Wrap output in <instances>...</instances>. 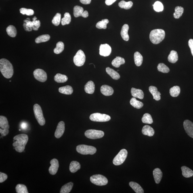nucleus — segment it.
<instances>
[{
	"mask_svg": "<svg viewBox=\"0 0 193 193\" xmlns=\"http://www.w3.org/2000/svg\"><path fill=\"white\" fill-rule=\"evenodd\" d=\"M0 70L4 77L7 79L12 77L14 73L12 64L5 58L0 60Z\"/></svg>",
	"mask_w": 193,
	"mask_h": 193,
	"instance_id": "nucleus-2",
	"label": "nucleus"
},
{
	"mask_svg": "<svg viewBox=\"0 0 193 193\" xmlns=\"http://www.w3.org/2000/svg\"><path fill=\"white\" fill-rule=\"evenodd\" d=\"M33 75L36 79L42 82H44L47 81V76L46 73L41 69H37L34 70Z\"/></svg>",
	"mask_w": 193,
	"mask_h": 193,
	"instance_id": "nucleus-12",
	"label": "nucleus"
},
{
	"mask_svg": "<svg viewBox=\"0 0 193 193\" xmlns=\"http://www.w3.org/2000/svg\"><path fill=\"white\" fill-rule=\"evenodd\" d=\"M91 182L97 186H104L107 184V179L104 176L101 175H95L90 177Z\"/></svg>",
	"mask_w": 193,
	"mask_h": 193,
	"instance_id": "nucleus-8",
	"label": "nucleus"
},
{
	"mask_svg": "<svg viewBox=\"0 0 193 193\" xmlns=\"http://www.w3.org/2000/svg\"><path fill=\"white\" fill-rule=\"evenodd\" d=\"M16 190L17 193H28L27 188L24 185H17L16 186Z\"/></svg>",
	"mask_w": 193,
	"mask_h": 193,
	"instance_id": "nucleus-46",
	"label": "nucleus"
},
{
	"mask_svg": "<svg viewBox=\"0 0 193 193\" xmlns=\"http://www.w3.org/2000/svg\"><path fill=\"white\" fill-rule=\"evenodd\" d=\"M6 31L8 34L11 37H15L17 35V32L15 26L10 25L7 28Z\"/></svg>",
	"mask_w": 193,
	"mask_h": 193,
	"instance_id": "nucleus-38",
	"label": "nucleus"
},
{
	"mask_svg": "<svg viewBox=\"0 0 193 193\" xmlns=\"http://www.w3.org/2000/svg\"><path fill=\"white\" fill-rule=\"evenodd\" d=\"M134 58L135 64L136 66L139 67L141 65L143 62V57L138 51H136L134 55Z\"/></svg>",
	"mask_w": 193,
	"mask_h": 193,
	"instance_id": "nucleus-32",
	"label": "nucleus"
},
{
	"mask_svg": "<svg viewBox=\"0 0 193 193\" xmlns=\"http://www.w3.org/2000/svg\"><path fill=\"white\" fill-rule=\"evenodd\" d=\"M73 183L72 182H69L63 186L60 190V193H68L72 190Z\"/></svg>",
	"mask_w": 193,
	"mask_h": 193,
	"instance_id": "nucleus-35",
	"label": "nucleus"
},
{
	"mask_svg": "<svg viewBox=\"0 0 193 193\" xmlns=\"http://www.w3.org/2000/svg\"><path fill=\"white\" fill-rule=\"evenodd\" d=\"M184 11L183 8L180 6H177L175 8V12L173 13V17L176 19H179L182 16Z\"/></svg>",
	"mask_w": 193,
	"mask_h": 193,
	"instance_id": "nucleus-41",
	"label": "nucleus"
},
{
	"mask_svg": "<svg viewBox=\"0 0 193 193\" xmlns=\"http://www.w3.org/2000/svg\"><path fill=\"white\" fill-rule=\"evenodd\" d=\"M89 13L87 11H83L82 14V17L83 18H87L89 16Z\"/></svg>",
	"mask_w": 193,
	"mask_h": 193,
	"instance_id": "nucleus-56",
	"label": "nucleus"
},
{
	"mask_svg": "<svg viewBox=\"0 0 193 193\" xmlns=\"http://www.w3.org/2000/svg\"><path fill=\"white\" fill-rule=\"evenodd\" d=\"M182 171V174L183 176L186 178H190L193 176V171L190 168L185 166H183L181 167Z\"/></svg>",
	"mask_w": 193,
	"mask_h": 193,
	"instance_id": "nucleus-27",
	"label": "nucleus"
},
{
	"mask_svg": "<svg viewBox=\"0 0 193 193\" xmlns=\"http://www.w3.org/2000/svg\"><path fill=\"white\" fill-rule=\"evenodd\" d=\"M101 93L105 96H110L113 94L114 93V89L112 87L108 85H104L101 88Z\"/></svg>",
	"mask_w": 193,
	"mask_h": 193,
	"instance_id": "nucleus-17",
	"label": "nucleus"
},
{
	"mask_svg": "<svg viewBox=\"0 0 193 193\" xmlns=\"http://www.w3.org/2000/svg\"><path fill=\"white\" fill-rule=\"evenodd\" d=\"M50 39V36L48 34H44L39 36L35 40L36 43H39L48 41Z\"/></svg>",
	"mask_w": 193,
	"mask_h": 193,
	"instance_id": "nucleus-39",
	"label": "nucleus"
},
{
	"mask_svg": "<svg viewBox=\"0 0 193 193\" xmlns=\"http://www.w3.org/2000/svg\"><path fill=\"white\" fill-rule=\"evenodd\" d=\"M13 139V146L15 150L20 153L23 151L28 140V135L24 134L18 135L14 136Z\"/></svg>",
	"mask_w": 193,
	"mask_h": 193,
	"instance_id": "nucleus-1",
	"label": "nucleus"
},
{
	"mask_svg": "<svg viewBox=\"0 0 193 193\" xmlns=\"http://www.w3.org/2000/svg\"><path fill=\"white\" fill-rule=\"evenodd\" d=\"M131 95L133 97L142 99L144 98V93L142 90L132 88L131 89Z\"/></svg>",
	"mask_w": 193,
	"mask_h": 193,
	"instance_id": "nucleus-19",
	"label": "nucleus"
},
{
	"mask_svg": "<svg viewBox=\"0 0 193 193\" xmlns=\"http://www.w3.org/2000/svg\"><path fill=\"white\" fill-rule=\"evenodd\" d=\"M84 11V9L82 7L79 6H75L73 9L74 16L75 17L82 16Z\"/></svg>",
	"mask_w": 193,
	"mask_h": 193,
	"instance_id": "nucleus-40",
	"label": "nucleus"
},
{
	"mask_svg": "<svg viewBox=\"0 0 193 193\" xmlns=\"http://www.w3.org/2000/svg\"><path fill=\"white\" fill-rule=\"evenodd\" d=\"M125 61L123 58L120 57H117L112 61V64L115 67L118 68L121 65L125 64Z\"/></svg>",
	"mask_w": 193,
	"mask_h": 193,
	"instance_id": "nucleus-25",
	"label": "nucleus"
},
{
	"mask_svg": "<svg viewBox=\"0 0 193 193\" xmlns=\"http://www.w3.org/2000/svg\"><path fill=\"white\" fill-rule=\"evenodd\" d=\"M165 31L161 29H156L151 31L150 34V39L151 42L154 44H158L165 39Z\"/></svg>",
	"mask_w": 193,
	"mask_h": 193,
	"instance_id": "nucleus-3",
	"label": "nucleus"
},
{
	"mask_svg": "<svg viewBox=\"0 0 193 193\" xmlns=\"http://www.w3.org/2000/svg\"><path fill=\"white\" fill-rule=\"evenodd\" d=\"M33 111L34 115L38 123L41 126L44 125L45 121L41 106L37 104H34L33 106Z\"/></svg>",
	"mask_w": 193,
	"mask_h": 193,
	"instance_id": "nucleus-5",
	"label": "nucleus"
},
{
	"mask_svg": "<svg viewBox=\"0 0 193 193\" xmlns=\"http://www.w3.org/2000/svg\"><path fill=\"white\" fill-rule=\"evenodd\" d=\"M20 11L22 14H26L29 16H32L34 14V11L32 9L22 8L20 9Z\"/></svg>",
	"mask_w": 193,
	"mask_h": 193,
	"instance_id": "nucleus-50",
	"label": "nucleus"
},
{
	"mask_svg": "<svg viewBox=\"0 0 193 193\" xmlns=\"http://www.w3.org/2000/svg\"><path fill=\"white\" fill-rule=\"evenodd\" d=\"M112 49L110 46L107 44H102L99 47V54L104 57H107L110 55L111 53Z\"/></svg>",
	"mask_w": 193,
	"mask_h": 193,
	"instance_id": "nucleus-13",
	"label": "nucleus"
},
{
	"mask_svg": "<svg viewBox=\"0 0 193 193\" xmlns=\"http://www.w3.org/2000/svg\"><path fill=\"white\" fill-rule=\"evenodd\" d=\"M154 8L155 11L157 12H160L163 11V6L160 2L157 1L154 3Z\"/></svg>",
	"mask_w": 193,
	"mask_h": 193,
	"instance_id": "nucleus-49",
	"label": "nucleus"
},
{
	"mask_svg": "<svg viewBox=\"0 0 193 193\" xmlns=\"http://www.w3.org/2000/svg\"><path fill=\"white\" fill-rule=\"evenodd\" d=\"M89 118L92 121L98 122H107L109 121L111 119L110 116L98 113L91 114Z\"/></svg>",
	"mask_w": 193,
	"mask_h": 193,
	"instance_id": "nucleus-10",
	"label": "nucleus"
},
{
	"mask_svg": "<svg viewBox=\"0 0 193 193\" xmlns=\"http://www.w3.org/2000/svg\"><path fill=\"white\" fill-rule=\"evenodd\" d=\"M117 0H106L105 3L107 5H110L115 2Z\"/></svg>",
	"mask_w": 193,
	"mask_h": 193,
	"instance_id": "nucleus-54",
	"label": "nucleus"
},
{
	"mask_svg": "<svg viewBox=\"0 0 193 193\" xmlns=\"http://www.w3.org/2000/svg\"><path fill=\"white\" fill-rule=\"evenodd\" d=\"M68 79V77L66 75L60 73L57 74L54 77L55 81L58 83L65 82Z\"/></svg>",
	"mask_w": 193,
	"mask_h": 193,
	"instance_id": "nucleus-33",
	"label": "nucleus"
},
{
	"mask_svg": "<svg viewBox=\"0 0 193 193\" xmlns=\"http://www.w3.org/2000/svg\"><path fill=\"white\" fill-rule=\"evenodd\" d=\"M129 185L136 193H144V190L138 183L134 182H131L129 183Z\"/></svg>",
	"mask_w": 193,
	"mask_h": 193,
	"instance_id": "nucleus-28",
	"label": "nucleus"
},
{
	"mask_svg": "<svg viewBox=\"0 0 193 193\" xmlns=\"http://www.w3.org/2000/svg\"><path fill=\"white\" fill-rule=\"evenodd\" d=\"M142 132L143 135L149 137L153 136L154 134V129L148 125L145 126L142 128Z\"/></svg>",
	"mask_w": 193,
	"mask_h": 193,
	"instance_id": "nucleus-23",
	"label": "nucleus"
},
{
	"mask_svg": "<svg viewBox=\"0 0 193 193\" xmlns=\"http://www.w3.org/2000/svg\"><path fill=\"white\" fill-rule=\"evenodd\" d=\"M128 154V152L125 149H122L114 158L113 163L116 166L121 165L125 162Z\"/></svg>",
	"mask_w": 193,
	"mask_h": 193,
	"instance_id": "nucleus-7",
	"label": "nucleus"
},
{
	"mask_svg": "<svg viewBox=\"0 0 193 193\" xmlns=\"http://www.w3.org/2000/svg\"><path fill=\"white\" fill-rule=\"evenodd\" d=\"M86 61V56L83 51L79 50L76 53L73 58V62L75 65L78 67L83 66Z\"/></svg>",
	"mask_w": 193,
	"mask_h": 193,
	"instance_id": "nucleus-11",
	"label": "nucleus"
},
{
	"mask_svg": "<svg viewBox=\"0 0 193 193\" xmlns=\"http://www.w3.org/2000/svg\"><path fill=\"white\" fill-rule=\"evenodd\" d=\"M80 2L84 5H89L91 3V0H80Z\"/></svg>",
	"mask_w": 193,
	"mask_h": 193,
	"instance_id": "nucleus-55",
	"label": "nucleus"
},
{
	"mask_svg": "<svg viewBox=\"0 0 193 193\" xmlns=\"http://www.w3.org/2000/svg\"><path fill=\"white\" fill-rule=\"evenodd\" d=\"M65 131V124L64 121H61L58 123L55 130L54 135L57 139L60 138L62 136Z\"/></svg>",
	"mask_w": 193,
	"mask_h": 193,
	"instance_id": "nucleus-15",
	"label": "nucleus"
},
{
	"mask_svg": "<svg viewBox=\"0 0 193 193\" xmlns=\"http://www.w3.org/2000/svg\"><path fill=\"white\" fill-rule=\"evenodd\" d=\"M183 127L189 136L193 139V123L190 120H186L183 122Z\"/></svg>",
	"mask_w": 193,
	"mask_h": 193,
	"instance_id": "nucleus-14",
	"label": "nucleus"
},
{
	"mask_svg": "<svg viewBox=\"0 0 193 193\" xmlns=\"http://www.w3.org/2000/svg\"><path fill=\"white\" fill-rule=\"evenodd\" d=\"M130 104L134 107L137 109H140L144 106V104L141 101L137 100L135 97H133L130 101Z\"/></svg>",
	"mask_w": 193,
	"mask_h": 193,
	"instance_id": "nucleus-34",
	"label": "nucleus"
},
{
	"mask_svg": "<svg viewBox=\"0 0 193 193\" xmlns=\"http://www.w3.org/2000/svg\"><path fill=\"white\" fill-rule=\"evenodd\" d=\"M64 49V44L62 42L57 43L56 47L54 49V52L56 54H60L62 53Z\"/></svg>",
	"mask_w": 193,
	"mask_h": 193,
	"instance_id": "nucleus-43",
	"label": "nucleus"
},
{
	"mask_svg": "<svg viewBox=\"0 0 193 193\" xmlns=\"http://www.w3.org/2000/svg\"><path fill=\"white\" fill-rule=\"evenodd\" d=\"M9 132V129H2L1 128L0 129V133L2 136L3 137L7 135Z\"/></svg>",
	"mask_w": 193,
	"mask_h": 193,
	"instance_id": "nucleus-52",
	"label": "nucleus"
},
{
	"mask_svg": "<svg viewBox=\"0 0 193 193\" xmlns=\"http://www.w3.org/2000/svg\"><path fill=\"white\" fill-rule=\"evenodd\" d=\"M37 19V17H34L32 22L28 20L27 19L24 20L23 26L26 31H32V29L34 30H38L41 25V23L39 20H36Z\"/></svg>",
	"mask_w": 193,
	"mask_h": 193,
	"instance_id": "nucleus-4",
	"label": "nucleus"
},
{
	"mask_svg": "<svg viewBox=\"0 0 193 193\" xmlns=\"http://www.w3.org/2000/svg\"><path fill=\"white\" fill-rule=\"evenodd\" d=\"M188 45L189 47H190L191 52L193 56V39H190L188 41Z\"/></svg>",
	"mask_w": 193,
	"mask_h": 193,
	"instance_id": "nucleus-53",
	"label": "nucleus"
},
{
	"mask_svg": "<svg viewBox=\"0 0 193 193\" xmlns=\"http://www.w3.org/2000/svg\"><path fill=\"white\" fill-rule=\"evenodd\" d=\"M8 178L7 175L5 173H0V183H2Z\"/></svg>",
	"mask_w": 193,
	"mask_h": 193,
	"instance_id": "nucleus-51",
	"label": "nucleus"
},
{
	"mask_svg": "<svg viewBox=\"0 0 193 193\" xmlns=\"http://www.w3.org/2000/svg\"><path fill=\"white\" fill-rule=\"evenodd\" d=\"M106 71L113 79L115 80L119 79L120 76L117 72L115 71L112 69L110 67H107L106 68Z\"/></svg>",
	"mask_w": 193,
	"mask_h": 193,
	"instance_id": "nucleus-26",
	"label": "nucleus"
},
{
	"mask_svg": "<svg viewBox=\"0 0 193 193\" xmlns=\"http://www.w3.org/2000/svg\"><path fill=\"white\" fill-rule=\"evenodd\" d=\"M21 127L23 129H26V124L25 123H23L21 125Z\"/></svg>",
	"mask_w": 193,
	"mask_h": 193,
	"instance_id": "nucleus-57",
	"label": "nucleus"
},
{
	"mask_svg": "<svg viewBox=\"0 0 193 193\" xmlns=\"http://www.w3.org/2000/svg\"><path fill=\"white\" fill-rule=\"evenodd\" d=\"M59 92L63 94L67 95H71L73 92V89L70 86L60 87L58 89Z\"/></svg>",
	"mask_w": 193,
	"mask_h": 193,
	"instance_id": "nucleus-24",
	"label": "nucleus"
},
{
	"mask_svg": "<svg viewBox=\"0 0 193 193\" xmlns=\"http://www.w3.org/2000/svg\"><path fill=\"white\" fill-rule=\"evenodd\" d=\"M149 90L150 92L151 93L154 99L156 101H159L160 99V93L158 91L157 87L154 86H151L149 88Z\"/></svg>",
	"mask_w": 193,
	"mask_h": 193,
	"instance_id": "nucleus-18",
	"label": "nucleus"
},
{
	"mask_svg": "<svg viewBox=\"0 0 193 193\" xmlns=\"http://www.w3.org/2000/svg\"><path fill=\"white\" fill-rule=\"evenodd\" d=\"M157 69L159 72L163 73H167L170 72L169 68L163 63H160L158 64Z\"/></svg>",
	"mask_w": 193,
	"mask_h": 193,
	"instance_id": "nucleus-47",
	"label": "nucleus"
},
{
	"mask_svg": "<svg viewBox=\"0 0 193 193\" xmlns=\"http://www.w3.org/2000/svg\"><path fill=\"white\" fill-rule=\"evenodd\" d=\"M81 167V165L79 162L76 161H72L70 164V170L72 173H75L80 169Z\"/></svg>",
	"mask_w": 193,
	"mask_h": 193,
	"instance_id": "nucleus-31",
	"label": "nucleus"
},
{
	"mask_svg": "<svg viewBox=\"0 0 193 193\" xmlns=\"http://www.w3.org/2000/svg\"><path fill=\"white\" fill-rule=\"evenodd\" d=\"M143 123L151 124L153 122L151 116L150 114H145L143 116L142 119Z\"/></svg>",
	"mask_w": 193,
	"mask_h": 193,
	"instance_id": "nucleus-44",
	"label": "nucleus"
},
{
	"mask_svg": "<svg viewBox=\"0 0 193 193\" xmlns=\"http://www.w3.org/2000/svg\"><path fill=\"white\" fill-rule=\"evenodd\" d=\"M51 166L49 169V172L51 175H55L58 170L59 164L58 160L55 158L52 159L50 161Z\"/></svg>",
	"mask_w": 193,
	"mask_h": 193,
	"instance_id": "nucleus-16",
	"label": "nucleus"
},
{
	"mask_svg": "<svg viewBox=\"0 0 193 193\" xmlns=\"http://www.w3.org/2000/svg\"><path fill=\"white\" fill-rule=\"evenodd\" d=\"M180 88L179 86H175L170 90V93L173 97H177L180 94Z\"/></svg>",
	"mask_w": 193,
	"mask_h": 193,
	"instance_id": "nucleus-36",
	"label": "nucleus"
},
{
	"mask_svg": "<svg viewBox=\"0 0 193 193\" xmlns=\"http://www.w3.org/2000/svg\"><path fill=\"white\" fill-rule=\"evenodd\" d=\"M85 135L87 138L89 139H97L102 138L104 137V132L100 130L89 129L86 131Z\"/></svg>",
	"mask_w": 193,
	"mask_h": 193,
	"instance_id": "nucleus-9",
	"label": "nucleus"
},
{
	"mask_svg": "<svg viewBox=\"0 0 193 193\" xmlns=\"http://www.w3.org/2000/svg\"><path fill=\"white\" fill-rule=\"evenodd\" d=\"M76 150L79 154L83 155H92L97 151V149L95 147L84 145H78L76 148Z\"/></svg>",
	"mask_w": 193,
	"mask_h": 193,
	"instance_id": "nucleus-6",
	"label": "nucleus"
},
{
	"mask_svg": "<svg viewBox=\"0 0 193 193\" xmlns=\"http://www.w3.org/2000/svg\"><path fill=\"white\" fill-rule=\"evenodd\" d=\"M109 22L108 19H104L103 20L101 21H99L97 23L96 25V27L97 28L99 29H106L107 28V25Z\"/></svg>",
	"mask_w": 193,
	"mask_h": 193,
	"instance_id": "nucleus-45",
	"label": "nucleus"
},
{
	"mask_svg": "<svg viewBox=\"0 0 193 193\" xmlns=\"http://www.w3.org/2000/svg\"><path fill=\"white\" fill-rule=\"evenodd\" d=\"M129 28V26L127 24H124L122 28L121 32V37L126 41H129V36L128 33Z\"/></svg>",
	"mask_w": 193,
	"mask_h": 193,
	"instance_id": "nucleus-21",
	"label": "nucleus"
},
{
	"mask_svg": "<svg viewBox=\"0 0 193 193\" xmlns=\"http://www.w3.org/2000/svg\"><path fill=\"white\" fill-rule=\"evenodd\" d=\"M0 127L2 129H9V126L7 118L5 116H0Z\"/></svg>",
	"mask_w": 193,
	"mask_h": 193,
	"instance_id": "nucleus-29",
	"label": "nucleus"
},
{
	"mask_svg": "<svg viewBox=\"0 0 193 193\" xmlns=\"http://www.w3.org/2000/svg\"><path fill=\"white\" fill-rule=\"evenodd\" d=\"M71 17L69 13L66 12L64 14V17L61 20V24L62 25L64 26L69 24L71 22Z\"/></svg>",
	"mask_w": 193,
	"mask_h": 193,
	"instance_id": "nucleus-42",
	"label": "nucleus"
},
{
	"mask_svg": "<svg viewBox=\"0 0 193 193\" xmlns=\"http://www.w3.org/2000/svg\"><path fill=\"white\" fill-rule=\"evenodd\" d=\"M61 15L60 13H57L55 15L52 20V23L55 26H58L60 25L61 20Z\"/></svg>",
	"mask_w": 193,
	"mask_h": 193,
	"instance_id": "nucleus-48",
	"label": "nucleus"
},
{
	"mask_svg": "<svg viewBox=\"0 0 193 193\" xmlns=\"http://www.w3.org/2000/svg\"><path fill=\"white\" fill-rule=\"evenodd\" d=\"M154 178L156 183L158 184L161 181L163 174L161 170L158 168H156L153 171Z\"/></svg>",
	"mask_w": 193,
	"mask_h": 193,
	"instance_id": "nucleus-20",
	"label": "nucleus"
},
{
	"mask_svg": "<svg viewBox=\"0 0 193 193\" xmlns=\"http://www.w3.org/2000/svg\"><path fill=\"white\" fill-rule=\"evenodd\" d=\"M168 60L170 62L175 64L178 60V55L176 51H172L168 57Z\"/></svg>",
	"mask_w": 193,
	"mask_h": 193,
	"instance_id": "nucleus-30",
	"label": "nucleus"
},
{
	"mask_svg": "<svg viewBox=\"0 0 193 193\" xmlns=\"http://www.w3.org/2000/svg\"><path fill=\"white\" fill-rule=\"evenodd\" d=\"M133 3L132 2L129 1L126 2L125 1H122L118 4V5L121 8L125 9H129L132 7Z\"/></svg>",
	"mask_w": 193,
	"mask_h": 193,
	"instance_id": "nucleus-37",
	"label": "nucleus"
},
{
	"mask_svg": "<svg viewBox=\"0 0 193 193\" xmlns=\"http://www.w3.org/2000/svg\"><path fill=\"white\" fill-rule=\"evenodd\" d=\"M85 90L86 92L88 94H93L95 90V85L94 82L91 81L88 82L85 85Z\"/></svg>",
	"mask_w": 193,
	"mask_h": 193,
	"instance_id": "nucleus-22",
	"label": "nucleus"
}]
</instances>
